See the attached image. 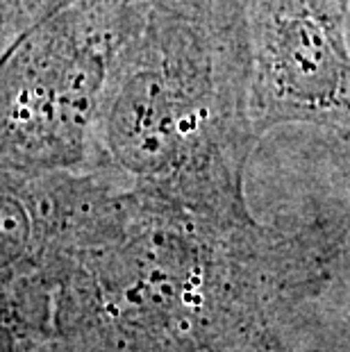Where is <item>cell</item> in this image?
Instances as JSON below:
<instances>
[{"label": "cell", "mask_w": 350, "mask_h": 352, "mask_svg": "<svg viewBox=\"0 0 350 352\" xmlns=\"http://www.w3.org/2000/svg\"><path fill=\"white\" fill-rule=\"evenodd\" d=\"M96 134L155 189L234 205L259 137L245 0H153L116 52Z\"/></svg>", "instance_id": "1"}, {"label": "cell", "mask_w": 350, "mask_h": 352, "mask_svg": "<svg viewBox=\"0 0 350 352\" xmlns=\"http://www.w3.org/2000/svg\"><path fill=\"white\" fill-rule=\"evenodd\" d=\"M141 10V0H69L14 43L3 76V148L12 166L82 155L116 52Z\"/></svg>", "instance_id": "2"}, {"label": "cell", "mask_w": 350, "mask_h": 352, "mask_svg": "<svg viewBox=\"0 0 350 352\" xmlns=\"http://www.w3.org/2000/svg\"><path fill=\"white\" fill-rule=\"evenodd\" d=\"M250 116L257 134L311 123L350 134V55L341 0H245Z\"/></svg>", "instance_id": "3"}, {"label": "cell", "mask_w": 350, "mask_h": 352, "mask_svg": "<svg viewBox=\"0 0 350 352\" xmlns=\"http://www.w3.org/2000/svg\"><path fill=\"white\" fill-rule=\"evenodd\" d=\"M341 3H344V5H346V7H348V0H341Z\"/></svg>", "instance_id": "4"}]
</instances>
